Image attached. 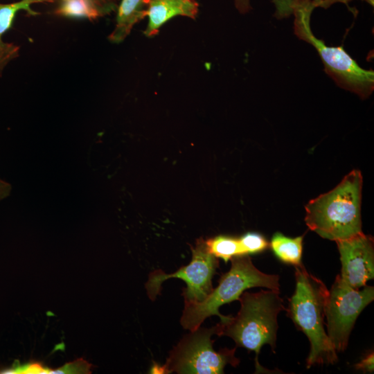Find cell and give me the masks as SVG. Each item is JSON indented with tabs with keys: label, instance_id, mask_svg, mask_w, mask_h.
I'll return each mask as SVG.
<instances>
[{
	"label": "cell",
	"instance_id": "3957f363",
	"mask_svg": "<svg viewBox=\"0 0 374 374\" xmlns=\"http://www.w3.org/2000/svg\"><path fill=\"white\" fill-rule=\"evenodd\" d=\"M240 309L235 317L226 323H218L219 337L227 336L236 346L256 353V368L260 367L258 356L262 346L269 344L274 353L278 330L277 317L285 310L279 291L269 290L243 292L239 297Z\"/></svg>",
	"mask_w": 374,
	"mask_h": 374
},
{
	"label": "cell",
	"instance_id": "8992f818",
	"mask_svg": "<svg viewBox=\"0 0 374 374\" xmlns=\"http://www.w3.org/2000/svg\"><path fill=\"white\" fill-rule=\"evenodd\" d=\"M219 323L210 328H199L184 336L170 351L162 365L164 373L219 374L224 373L227 364L236 366L240 359L235 357V348H213V335H219Z\"/></svg>",
	"mask_w": 374,
	"mask_h": 374
},
{
	"label": "cell",
	"instance_id": "9c48e42d",
	"mask_svg": "<svg viewBox=\"0 0 374 374\" xmlns=\"http://www.w3.org/2000/svg\"><path fill=\"white\" fill-rule=\"evenodd\" d=\"M335 242L341 262V278L354 289L363 287L374 277L373 237L362 232Z\"/></svg>",
	"mask_w": 374,
	"mask_h": 374
},
{
	"label": "cell",
	"instance_id": "5bb4252c",
	"mask_svg": "<svg viewBox=\"0 0 374 374\" xmlns=\"http://www.w3.org/2000/svg\"><path fill=\"white\" fill-rule=\"evenodd\" d=\"M205 242L208 251L225 262L233 256L247 255L239 238L219 235Z\"/></svg>",
	"mask_w": 374,
	"mask_h": 374
},
{
	"label": "cell",
	"instance_id": "7c38bea8",
	"mask_svg": "<svg viewBox=\"0 0 374 374\" xmlns=\"http://www.w3.org/2000/svg\"><path fill=\"white\" fill-rule=\"evenodd\" d=\"M150 0H121L117 8L116 26L109 35L110 42H122L130 33L133 26L148 15Z\"/></svg>",
	"mask_w": 374,
	"mask_h": 374
},
{
	"label": "cell",
	"instance_id": "ffe728a7",
	"mask_svg": "<svg viewBox=\"0 0 374 374\" xmlns=\"http://www.w3.org/2000/svg\"><path fill=\"white\" fill-rule=\"evenodd\" d=\"M374 356L373 353L369 354L366 357L363 359L359 363L355 365L357 370H361L363 372L371 373L374 368Z\"/></svg>",
	"mask_w": 374,
	"mask_h": 374
},
{
	"label": "cell",
	"instance_id": "ac0fdd59",
	"mask_svg": "<svg viewBox=\"0 0 374 374\" xmlns=\"http://www.w3.org/2000/svg\"><path fill=\"white\" fill-rule=\"evenodd\" d=\"M100 15V17L110 14L117 10V3L113 0H85Z\"/></svg>",
	"mask_w": 374,
	"mask_h": 374
},
{
	"label": "cell",
	"instance_id": "6da1fadb",
	"mask_svg": "<svg viewBox=\"0 0 374 374\" xmlns=\"http://www.w3.org/2000/svg\"><path fill=\"white\" fill-rule=\"evenodd\" d=\"M362 183L361 172L353 170L332 190L311 199L305 206L308 227L335 241L362 233Z\"/></svg>",
	"mask_w": 374,
	"mask_h": 374
},
{
	"label": "cell",
	"instance_id": "9a60e30c",
	"mask_svg": "<svg viewBox=\"0 0 374 374\" xmlns=\"http://www.w3.org/2000/svg\"><path fill=\"white\" fill-rule=\"evenodd\" d=\"M58 15L73 17H86L95 19L98 12L85 0H60L55 10Z\"/></svg>",
	"mask_w": 374,
	"mask_h": 374
},
{
	"label": "cell",
	"instance_id": "603a6c76",
	"mask_svg": "<svg viewBox=\"0 0 374 374\" xmlns=\"http://www.w3.org/2000/svg\"><path fill=\"white\" fill-rule=\"evenodd\" d=\"M11 185L0 179V201L7 197L11 192Z\"/></svg>",
	"mask_w": 374,
	"mask_h": 374
},
{
	"label": "cell",
	"instance_id": "7a4b0ae2",
	"mask_svg": "<svg viewBox=\"0 0 374 374\" xmlns=\"http://www.w3.org/2000/svg\"><path fill=\"white\" fill-rule=\"evenodd\" d=\"M296 288L289 299L287 316L308 338L310 350L307 368L333 364L338 360L324 328L328 290L320 279L302 265L295 266Z\"/></svg>",
	"mask_w": 374,
	"mask_h": 374
},
{
	"label": "cell",
	"instance_id": "cb8c5ba5",
	"mask_svg": "<svg viewBox=\"0 0 374 374\" xmlns=\"http://www.w3.org/2000/svg\"><path fill=\"white\" fill-rule=\"evenodd\" d=\"M113 1L117 3V2H118L119 0H113Z\"/></svg>",
	"mask_w": 374,
	"mask_h": 374
},
{
	"label": "cell",
	"instance_id": "7402d4cb",
	"mask_svg": "<svg viewBox=\"0 0 374 374\" xmlns=\"http://www.w3.org/2000/svg\"><path fill=\"white\" fill-rule=\"evenodd\" d=\"M352 0H314L316 7H321L323 8H328L335 3H344L347 7H348V3Z\"/></svg>",
	"mask_w": 374,
	"mask_h": 374
},
{
	"label": "cell",
	"instance_id": "30bf717a",
	"mask_svg": "<svg viewBox=\"0 0 374 374\" xmlns=\"http://www.w3.org/2000/svg\"><path fill=\"white\" fill-rule=\"evenodd\" d=\"M198 11L197 0H150L147 15L148 24L143 33L153 37L172 17L181 15L195 19Z\"/></svg>",
	"mask_w": 374,
	"mask_h": 374
},
{
	"label": "cell",
	"instance_id": "ba28073f",
	"mask_svg": "<svg viewBox=\"0 0 374 374\" xmlns=\"http://www.w3.org/2000/svg\"><path fill=\"white\" fill-rule=\"evenodd\" d=\"M192 259L188 265L181 267L172 274H166L161 269L149 274L145 283L147 294L154 300L160 294L162 283L169 278L183 280L186 287L182 290L184 301L199 302L205 299L213 291L212 278L219 267L218 258L211 253L205 240H196L195 246L191 247Z\"/></svg>",
	"mask_w": 374,
	"mask_h": 374
},
{
	"label": "cell",
	"instance_id": "e0dca14e",
	"mask_svg": "<svg viewBox=\"0 0 374 374\" xmlns=\"http://www.w3.org/2000/svg\"><path fill=\"white\" fill-rule=\"evenodd\" d=\"M239 239L247 255L261 252L268 247L265 238L257 233H247Z\"/></svg>",
	"mask_w": 374,
	"mask_h": 374
},
{
	"label": "cell",
	"instance_id": "2e32d148",
	"mask_svg": "<svg viewBox=\"0 0 374 374\" xmlns=\"http://www.w3.org/2000/svg\"><path fill=\"white\" fill-rule=\"evenodd\" d=\"M0 373L3 374H55L62 373L60 369L53 370L43 366L39 362H29L27 364H18L10 368L2 369Z\"/></svg>",
	"mask_w": 374,
	"mask_h": 374
},
{
	"label": "cell",
	"instance_id": "44dd1931",
	"mask_svg": "<svg viewBox=\"0 0 374 374\" xmlns=\"http://www.w3.org/2000/svg\"><path fill=\"white\" fill-rule=\"evenodd\" d=\"M237 10L242 15L247 14L252 9L251 0H233Z\"/></svg>",
	"mask_w": 374,
	"mask_h": 374
},
{
	"label": "cell",
	"instance_id": "277c9868",
	"mask_svg": "<svg viewBox=\"0 0 374 374\" xmlns=\"http://www.w3.org/2000/svg\"><path fill=\"white\" fill-rule=\"evenodd\" d=\"M229 271L219 280L218 285L199 302L184 301L180 323L184 329L194 331L204 321L211 316H217L221 323L227 322L231 316H224L219 308L239 299L244 290L261 287L279 291V276L260 271L253 264L249 255L233 256Z\"/></svg>",
	"mask_w": 374,
	"mask_h": 374
},
{
	"label": "cell",
	"instance_id": "5b68a950",
	"mask_svg": "<svg viewBox=\"0 0 374 374\" xmlns=\"http://www.w3.org/2000/svg\"><path fill=\"white\" fill-rule=\"evenodd\" d=\"M316 8L314 0H290L289 10L294 15V33L317 51L324 71L339 87L368 98L374 91V71L362 68L342 46H329L317 38L311 29L310 17Z\"/></svg>",
	"mask_w": 374,
	"mask_h": 374
},
{
	"label": "cell",
	"instance_id": "52a82bcc",
	"mask_svg": "<svg viewBox=\"0 0 374 374\" xmlns=\"http://www.w3.org/2000/svg\"><path fill=\"white\" fill-rule=\"evenodd\" d=\"M374 299V288L365 285L356 290L337 275L326 305L327 335L336 352L346 350L355 321Z\"/></svg>",
	"mask_w": 374,
	"mask_h": 374
},
{
	"label": "cell",
	"instance_id": "d6986e66",
	"mask_svg": "<svg viewBox=\"0 0 374 374\" xmlns=\"http://www.w3.org/2000/svg\"><path fill=\"white\" fill-rule=\"evenodd\" d=\"M91 365L84 359H78L59 368L62 373H89Z\"/></svg>",
	"mask_w": 374,
	"mask_h": 374
},
{
	"label": "cell",
	"instance_id": "8fae6325",
	"mask_svg": "<svg viewBox=\"0 0 374 374\" xmlns=\"http://www.w3.org/2000/svg\"><path fill=\"white\" fill-rule=\"evenodd\" d=\"M54 0H21L19 1L0 3V73L12 60L19 56V47L12 43L2 40L3 35L11 27L16 13L21 10H26L29 15H36L38 12L33 10L30 6L35 3H52Z\"/></svg>",
	"mask_w": 374,
	"mask_h": 374
},
{
	"label": "cell",
	"instance_id": "4fadbf2b",
	"mask_svg": "<svg viewBox=\"0 0 374 374\" xmlns=\"http://www.w3.org/2000/svg\"><path fill=\"white\" fill-rule=\"evenodd\" d=\"M303 236L294 238L276 233L271 240V248L281 261L297 266L301 264Z\"/></svg>",
	"mask_w": 374,
	"mask_h": 374
}]
</instances>
